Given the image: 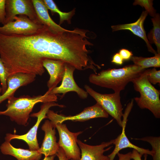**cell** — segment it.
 Listing matches in <instances>:
<instances>
[{"label": "cell", "instance_id": "31", "mask_svg": "<svg viewBox=\"0 0 160 160\" xmlns=\"http://www.w3.org/2000/svg\"><path fill=\"white\" fill-rule=\"evenodd\" d=\"M55 155H54L47 157H45L43 160H54Z\"/></svg>", "mask_w": 160, "mask_h": 160}, {"label": "cell", "instance_id": "7", "mask_svg": "<svg viewBox=\"0 0 160 160\" xmlns=\"http://www.w3.org/2000/svg\"><path fill=\"white\" fill-rule=\"evenodd\" d=\"M108 116V113L97 103L93 105L85 108L81 113L73 116L58 114L49 110L46 115V118L49 119L54 126L57 124L62 123L68 120L83 121L94 118H107Z\"/></svg>", "mask_w": 160, "mask_h": 160}, {"label": "cell", "instance_id": "28", "mask_svg": "<svg viewBox=\"0 0 160 160\" xmlns=\"http://www.w3.org/2000/svg\"><path fill=\"white\" fill-rule=\"evenodd\" d=\"M144 155L143 160H147L148 155L147 154ZM142 156V155L140 153L136 150L133 149L132 152H131L130 158L131 159H133L134 160H142L141 159Z\"/></svg>", "mask_w": 160, "mask_h": 160}, {"label": "cell", "instance_id": "11", "mask_svg": "<svg viewBox=\"0 0 160 160\" xmlns=\"http://www.w3.org/2000/svg\"><path fill=\"white\" fill-rule=\"evenodd\" d=\"M76 69L74 67L67 63L65 64V72L61 84L56 87L49 92L50 95H56L62 94V97L68 92H76L81 99H86L88 96L87 92L80 87L75 82L73 73Z\"/></svg>", "mask_w": 160, "mask_h": 160}, {"label": "cell", "instance_id": "32", "mask_svg": "<svg viewBox=\"0 0 160 160\" xmlns=\"http://www.w3.org/2000/svg\"><path fill=\"white\" fill-rule=\"evenodd\" d=\"M2 92V88L1 87H0V93H1Z\"/></svg>", "mask_w": 160, "mask_h": 160}, {"label": "cell", "instance_id": "25", "mask_svg": "<svg viewBox=\"0 0 160 160\" xmlns=\"http://www.w3.org/2000/svg\"><path fill=\"white\" fill-rule=\"evenodd\" d=\"M147 78L149 81L155 85L160 83V71L157 70L154 68L152 69H148Z\"/></svg>", "mask_w": 160, "mask_h": 160}, {"label": "cell", "instance_id": "27", "mask_svg": "<svg viewBox=\"0 0 160 160\" xmlns=\"http://www.w3.org/2000/svg\"><path fill=\"white\" fill-rule=\"evenodd\" d=\"M119 53L123 60H128L130 59L133 55L132 52L124 49L120 50Z\"/></svg>", "mask_w": 160, "mask_h": 160}, {"label": "cell", "instance_id": "22", "mask_svg": "<svg viewBox=\"0 0 160 160\" xmlns=\"http://www.w3.org/2000/svg\"><path fill=\"white\" fill-rule=\"evenodd\" d=\"M149 143L151 145L153 160H160V137L147 136L140 138H132Z\"/></svg>", "mask_w": 160, "mask_h": 160}, {"label": "cell", "instance_id": "26", "mask_svg": "<svg viewBox=\"0 0 160 160\" xmlns=\"http://www.w3.org/2000/svg\"><path fill=\"white\" fill-rule=\"evenodd\" d=\"M6 0H0V23L5 24L6 17Z\"/></svg>", "mask_w": 160, "mask_h": 160}, {"label": "cell", "instance_id": "1", "mask_svg": "<svg viewBox=\"0 0 160 160\" xmlns=\"http://www.w3.org/2000/svg\"><path fill=\"white\" fill-rule=\"evenodd\" d=\"M145 69L134 64L129 65L121 68H109L98 73H92L89 80L95 85L120 92L129 82L141 75Z\"/></svg>", "mask_w": 160, "mask_h": 160}, {"label": "cell", "instance_id": "30", "mask_svg": "<svg viewBox=\"0 0 160 160\" xmlns=\"http://www.w3.org/2000/svg\"><path fill=\"white\" fill-rule=\"evenodd\" d=\"M56 155L58 157L59 160H68L65 154L64 151L61 147H59Z\"/></svg>", "mask_w": 160, "mask_h": 160}, {"label": "cell", "instance_id": "4", "mask_svg": "<svg viewBox=\"0 0 160 160\" xmlns=\"http://www.w3.org/2000/svg\"><path fill=\"white\" fill-rule=\"evenodd\" d=\"M86 91L92 97L103 109L117 121L122 127V117L123 115V108L121 101L120 92H114L109 94L98 93L87 85L84 86Z\"/></svg>", "mask_w": 160, "mask_h": 160}, {"label": "cell", "instance_id": "20", "mask_svg": "<svg viewBox=\"0 0 160 160\" xmlns=\"http://www.w3.org/2000/svg\"><path fill=\"white\" fill-rule=\"evenodd\" d=\"M134 64L143 69L153 67H160V54H157L154 56L150 57H144L132 56L130 58Z\"/></svg>", "mask_w": 160, "mask_h": 160}, {"label": "cell", "instance_id": "21", "mask_svg": "<svg viewBox=\"0 0 160 160\" xmlns=\"http://www.w3.org/2000/svg\"><path fill=\"white\" fill-rule=\"evenodd\" d=\"M46 6L48 9H49L52 13H57L60 17V25L65 21L68 23H71V20L75 14V10L73 9L68 12H63L60 11L52 0H43Z\"/></svg>", "mask_w": 160, "mask_h": 160}, {"label": "cell", "instance_id": "2", "mask_svg": "<svg viewBox=\"0 0 160 160\" xmlns=\"http://www.w3.org/2000/svg\"><path fill=\"white\" fill-rule=\"evenodd\" d=\"M7 100V108L0 111V115L8 116L12 121L25 126L27 125L30 114L36 104L56 101L57 97L56 95L49 94L47 91L43 95L32 97L24 95L18 97L14 95Z\"/></svg>", "mask_w": 160, "mask_h": 160}, {"label": "cell", "instance_id": "24", "mask_svg": "<svg viewBox=\"0 0 160 160\" xmlns=\"http://www.w3.org/2000/svg\"><path fill=\"white\" fill-rule=\"evenodd\" d=\"M8 76L4 63L0 57V82L2 88L1 94H3L7 88Z\"/></svg>", "mask_w": 160, "mask_h": 160}, {"label": "cell", "instance_id": "23", "mask_svg": "<svg viewBox=\"0 0 160 160\" xmlns=\"http://www.w3.org/2000/svg\"><path fill=\"white\" fill-rule=\"evenodd\" d=\"M133 5H140L144 7L150 15L153 17L156 15V11L153 7V0H136L133 4Z\"/></svg>", "mask_w": 160, "mask_h": 160}, {"label": "cell", "instance_id": "6", "mask_svg": "<svg viewBox=\"0 0 160 160\" xmlns=\"http://www.w3.org/2000/svg\"><path fill=\"white\" fill-rule=\"evenodd\" d=\"M54 126L59 134V146L64 151L68 160H80L81 153L77 143V138L82 132H71L66 124L62 123L57 124Z\"/></svg>", "mask_w": 160, "mask_h": 160}, {"label": "cell", "instance_id": "17", "mask_svg": "<svg viewBox=\"0 0 160 160\" xmlns=\"http://www.w3.org/2000/svg\"><path fill=\"white\" fill-rule=\"evenodd\" d=\"M0 148L3 154L12 156L18 160H39L42 155L38 151L15 148L6 141L1 145Z\"/></svg>", "mask_w": 160, "mask_h": 160}, {"label": "cell", "instance_id": "12", "mask_svg": "<svg viewBox=\"0 0 160 160\" xmlns=\"http://www.w3.org/2000/svg\"><path fill=\"white\" fill-rule=\"evenodd\" d=\"M114 139L107 142H102L96 145H91L82 142L78 140L77 143L81 150V156L80 160H110L108 156H105L104 153L112 147L109 146L113 144Z\"/></svg>", "mask_w": 160, "mask_h": 160}, {"label": "cell", "instance_id": "29", "mask_svg": "<svg viewBox=\"0 0 160 160\" xmlns=\"http://www.w3.org/2000/svg\"><path fill=\"white\" fill-rule=\"evenodd\" d=\"M123 60H124L118 53H116L113 55L111 62L118 65H121L122 64Z\"/></svg>", "mask_w": 160, "mask_h": 160}, {"label": "cell", "instance_id": "3", "mask_svg": "<svg viewBox=\"0 0 160 160\" xmlns=\"http://www.w3.org/2000/svg\"><path fill=\"white\" fill-rule=\"evenodd\" d=\"M148 69L132 82L135 90L139 92V97L134 98L140 108L149 110L156 118H160V90L156 89L147 78Z\"/></svg>", "mask_w": 160, "mask_h": 160}, {"label": "cell", "instance_id": "15", "mask_svg": "<svg viewBox=\"0 0 160 160\" xmlns=\"http://www.w3.org/2000/svg\"><path fill=\"white\" fill-rule=\"evenodd\" d=\"M42 64L50 76L47 82V91L49 92L62 81L65 72V63L60 60L46 58L43 60Z\"/></svg>", "mask_w": 160, "mask_h": 160}, {"label": "cell", "instance_id": "5", "mask_svg": "<svg viewBox=\"0 0 160 160\" xmlns=\"http://www.w3.org/2000/svg\"><path fill=\"white\" fill-rule=\"evenodd\" d=\"M53 106L64 107L63 105H59L54 102L44 103L41 105L39 111L31 115V117H37V120L35 125L27 133L21 135L7 133L5 137V141L10 142L12 140L15 139L23 140L28 145L29 150L33 151H38L40 148L37 138L38 127L42 120L46 118V115L49 108Z\"/></svg>", "mask_w": 160, "mask_h": 160}, {"label": "cell", "instance_id": "9", "mask_svg": "<svg viewBox=\"0 0 160 160\" xmlns=\"http://www.w3.org/2000/svg\"><path fill=\"white\" fill-rule=\"evenodd\" d=\"M5 9V24L14 21V17L20 15H26L32 20L41 23L36 14L32 0H6Z\"/></svg>", "mask_w": 160, "mask_h": 160}, {"label": "cell", "instance_id": "18", "mask_svg": "<svg viewBox=\"0 0 160 160\" xmlns=\"http://www.w3.org/2000/svg\"><path fill=\"white\" fill-rule=\"evenodd\" d=\"M38 18L40 23L53 31L60 33L67 30L61 27L56 23L50 17L48 9L43 0H32Z\"/></svg>", "mask_w": 160, "mask_h": 160}, {"label": "cell", "instance_id": "14", "mask_svg": "<svg viewBox=\"0 0 160 160\" xmlns=\"http://www.w3.org/2000/svg\"><path fill=\"white\" fill-rule=\"evenodd\" d=\"M36 76L33 74L17 73L8 77L7 88L5 92L0 95V104L9 97L14 96L19 87L28 85L34 81Z\"/></svg>", "mask_w": 160, "mask_h": 160}, {"label": "cell", "instance_id": "13", "mask_svg": "<svg viewBox=\"0 0 160 160\" xmlns=\"http://www.w3.org/2000/svg\"><path fill=\"white\" fill-rule=\"evenodd\" d=\"M55 127L51 122L46 120L41 127L45 133L44 138L38 151L45 157L55 155L59 148L55 136Z\"/></svg>", "mask_w": 160, "mask_h": 160}, {"label": "cell", "instance_id": "19", "mask_svg": "<svg viewBox=\"0 0 160 160\" xmlns=\"http://www.w3.org/2000/svg\"><path fill=\"white\" fill-rule=\"evenodd\" d=\"M153 27L148 33V40L150 43L154 44L157 47V52L160 54V16L156 13L151 19Z\"/></svg>", "mask_w": 160, "mask_h": 160}, {"label": "cell", "instance_id": "10", "mask_svg": "<svg viewBox=\"0 0 160 160\" xmlns=\"http://www.w3.org/2000/svg\"><path fill=\"white\" fill-rule=\"evenodd\" d=\"M133 99H132L131 102L127 105L123 113L122 132L116 138L114 139L113 144L115 145V148L112 152L108 156L110 160H113L116 155L121 150L126 148H131L135 149L142 155L147 154L152 156L153 152L152 151L141 148L134 145L129 141L126 135L125 129L127 121V118L133 106Z\"/></svg>", "mask_w": 160, "mask_h": 160}, {"label": "cell", "instance_id": "8", "mask_svg": "<svg viewBox=\"0 0 160 160\" xmlns=\"http://www.w3.org/2000/svg\"><path fill=\"white\" fill-rule=\"evenodd\" d=\"M14 20L0 27V33L7 35L30 34L36 32L44 25L23 15L16 16Z\"/></svg>", "mask_w": 160, "mask_h": 160}, {"label": "cell", "instance_id": "16", "mask_svg": "<svg viewBox=\"0 0 160 160\" xmlns=\"http://www.w3.org/2000/svg\"><path fill=\"white\" fill-rule=\"evenodd\" d=\"M148 14L146 11H143L136 22L130 23L113 25L111 26V28L113 32L121 30L130 31L135 35L143 39L146 43L148 51L155 55L157 53L149 42L143 27L144 21Z\"/></svg>", "mask_w": 160, "mask_h": 160}]
</instances>
